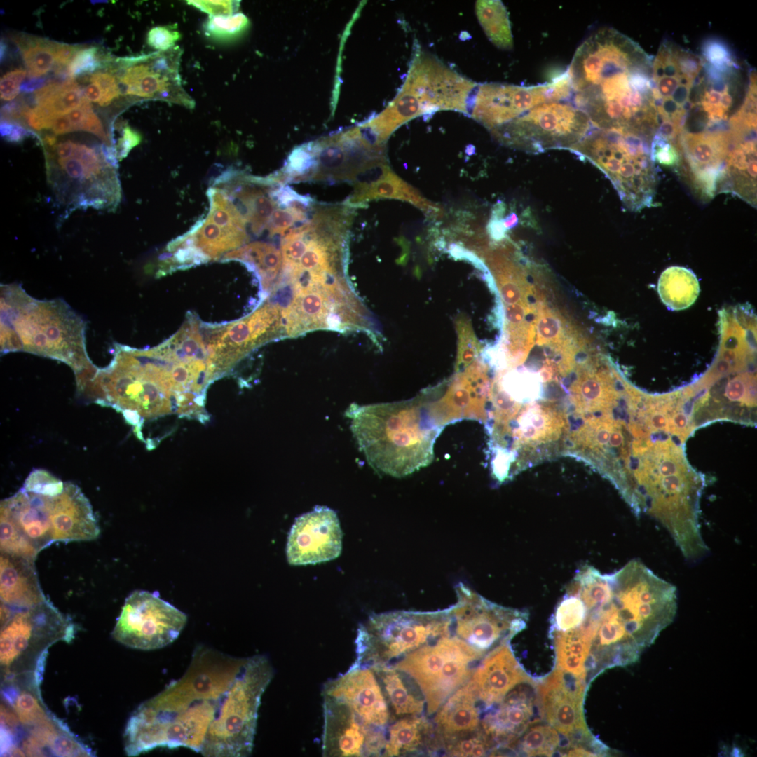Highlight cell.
I'll return each instance as SVG.
<instances>
[{
	"label": "cell",
	"mask_w": 757,
	"mask_h": 757,
	"mask_svg": "<svg viewBox=\"0 0 757 757\" xmlns=\"http://www.w3.org/2000/svg\"><path fill=\"white\" fill-rule=\"evenodd\" d=\"M244 658L198 647L188 669L141 704L126 724L129 756L184 747L206 757H246L254 747L262 692Z\"/></svg>",
	"instance_id": "obj_1"
},
{
	"label": "cell",
	"mask_w": 757,
	"mask_h": 757,
	"mask_svg": "<svg viewBox=\"0 0 757 757\" xmlns=\"http://www.w3.org/2000/svg\"><path fill=\"white\" fill-rule=\"evenodd\" d=\"M652 62L636 42L613 28H601L577 48L566 71L571 102L594 128L653 137L657 121Z\"/></svg>",
	"instance_id": "obj_2"
},
{
	"label": "cell",
	"mask_w": 757,
	"mask_h": 757,
	"mask_svg": "<svg viewBox=\"0 0 757 757\" xmlns=\"http://www.w3.org/2000/svg\"><path fill=\"white\" fill-rule=\"evenodd\" d=\"M430 400L369 405L352 404L346 416L360 450L376 472L402 477L428 466L443 428L430 410Z\"/></svg>",
	"instance_id": "obj_3"
},
{
	"label": "cell",
	"mask_w": 757,
	"mask_h": 757,
	"mask_svg": "<svg viewBox=\"0 0 757 757\" xmlns=\"http://www.w3.org/2000/svg\"><path fill=\"white\" fill-rule=\"evenodd\" d=\"M86 324L63 300H39L17 284L1 285V352L24 351L60 360L76 378L96 367L86 349Z\"/></svg>",
	"instance_id": "obj_4"
},
{
	"label": "cell",
	"mask_w": 757,
	"mask_h": 757,
	"mask_svg": "<svg viewBox=\"0 0 757 757\" xmlns=\"http://www.w3.org/2000/svg\"><path fill=\"white\" fill-rule=\"evenodd\" d=\"M79 392L121 411L135 426L141 419L178 414L181 398L156 347L136 349L117 344L109 364L97 368Z\"/></svg>",
	"instance_id": "obj_5"
},
{
	"label": "cell",
	"mask_w": 757,
	"mask_h": 757,
	"mask_svg": "<svg viewBox=\"0 0 757 757\" xmlns=\"http://www.w3.org/2000/svg\"><path fill=\"white\" fill-rule=\"evenodd\" d=\"M42 679L33 675L1 681V756H72L79 739L43 701Z\"/></svg>",
	"instance_id": "obj_6"
},
{
	"label": "cell",
	"mask_w": 757,
	"mask_h": 757,
	"mask_svg": "<svg viewBox=\"0 0 757 757\" xmlns=\"http://www.w3.org/2000/svg\"><path fill=\"white\" fill-rule=\"evenodd\" d=\"M652 140L627 130L600 129L592 125L585 137L570 151L603 171L624 205L639 211L653 205L656 193Z\"/></svg>",
	"instance_id": "obj_7"
},
{
	"label": "cell",
	"mask_w": 757,
	"mask_h": 757,
	"mask_svg": "<svg viewBox=\"0 0 757 757\" xmlns=\"http://www.w3.org/2000/svg\"><path fill=\"white\" fill-rule=\"evenodd\" d=\"M271 295L281 308L285 337L318 329L347 332L366 327L364 307L346 275L281 285Z\"/></svg>",
	"instance_id": "obj_8"
},
{
	"label": "cell",
	"mask_w": 757,
	"mask_h": 757,
	"mask_svg": "<svg viewBox=\"0 0 757 757\" xmlns=\"http://www.w3.org/2000/svg\"><path fill=\"white\" fill-rule=\"evenodd\" d=\"M9 608V616L1 622V681L28 674L42 677L49 647L70 641L75 625L48 599L29 608Z\"/></svg>",
	"instance_id": "obj_9"
},
{
	"label": "cell",
	"mask_w": 757,
	"mask_h": 757,
	"mask_svg": "<svg viewBox=\"0 0 757 757\" xmlns=\"http://www.w3.org/2000/svg\"><path fill=\"white\" fill-rule=\"evenodd\" d=\"M449 610L396 611L371 615L360 624L355 639V666L389 668L406 655L448 634Z\"/></svg>",
	"instance_id": "obj_10"
},
{
	"label": "cell",
	"mask_w": 757,
	"mask_h": 757,
	"mask_svg": "<svg viewBox=\"0 0 757 757\" xmlns=\"http://www.w3.org/2000/svg\"><path fill=\"white\" fill-rule=\"evenodd\" d=\"M47 178L58 200L75 207L113 210L120 203L121 189L117 163L99 149L74 142L62 157L46 154Z\"/></svg>",
	"instance_id": "obj_11"
},
{
	"label": "cell",
	"mask_w": 757,
	"mask_h": 757,
	"mask_svg": "<svg viewBox=\"0 0 757 757\" xmlns=\"http://www.w3.org/2000/svg\"><path fill=\"white\" fill-rule=\"evenodd\" d=\"M703 73L700 55L665 40L652 62V94L656 135L676 144L684 130Z\"/></svg>",
	"instance_id": "obj_12"
},
{
	"label": "cell",
	"mask_w": 757,
	"mask_h": 757,
	"mask_svg": "<svg viewBox=\"0 0 757 757\" xmlns=\"http://www.w3.org/2000/svg\"><path fill=\"white\" fill-rule=\"evenodd\" d=\"M483 655L450 632L406 655L389 667L410 677L420 688L428 714L473 673L472 664Z\"/></svg>",
	"instance_id": "obj_13"
},
{
	"label": "cell",
	"mask_w": 757,
	"mask_h": 757,
	"mask_svg": "<svg viewBox=\"0 0 757 757\" xmlns=\"http://www.w3.org/2000/svg\"><path fill=\"white\" fill-rule=\"evenodd\" d=\"M591 128L586 114L568 100L538 105L490 132L505 146L539 154L552 149L570 150Z\"/></svg>",
	"instance_id": "obj_14"
},
{
	"label": "cell",
	"mask_w": 757,
	"mask_h": 757,
	"mask_svg": "<svg viewBox=\"0 0 757 757\" xmlns=\"http://www.w3.org/2000/svg\"><path fill=\"white\" fill-rule=\"evenodd\" d=\"M186 622V615L158 592L135 590L126 598L111 636L131 648L156 650L172 643Z\"/></svg>",
	"instance_id": "obj_15"
},
{
	"label": "cell",
	"mask_w": 757,
	"mask_h": 757,
	"mask_svg": "<svg viewBox=\"0 0 757 757\" xmlns=\"http://www.w3.org/2000/svg\"><path fill=\"white\" fill-rule=\"evenodd\" d=\"M209 359L217 378L253 350L285 338L280 307L266 301L243 318L227 325L203 324Z\"/></svg>",
	"instance_id": "obj_16"
},
{
	"label": "cell",
	"mask_w": 757,
	"mask_h": 757,
	"mask_svg": "<svg viewBox=\"0 0 757 757\" xmlns=\"http://www.w3.org/2000/svg\"><path fill=\"white\" fill-rule=\"evenodd\" d=\"M571 95L566 71L550 83L533 86L498 83L477 84L470 97L467 115L490 131L538 105L568 101Z\"/></svg>",
	"instance_id": "obj_17"
},
{
	"label": "cell",
	"mask_w": 757,
	"mask_h": 757,
	"mask_svg": "<svg viewBox=\"0 0 757 757\" xmlns=\"http://www.w3.org/2000/svg\"><path fill=\"white\" fill-rule=\"evenodd\" d=\"M455 588L458 601L449 608L452 632L482 655L525 627L526 613L493 603L462 582Z\"/></svg>",
	"instance_id": "obj_18"
},
{
	"label": "cell",
	"mask_w": 757,
	"mask_h": 757,
	"mask_svg": "<svg viewBox=\"0 0 757 757\" xmlns=\"http://www.w3.org/2000/svg\"><path fill=\"white\" fill-rule=\"evenodd\" d=\"M477 84L416 48L402 88L417 102L423 114L452 110L467 115L470 97Z\"/></svg>",
	"instance_id": "obj_19"
},
{
	"label": "cell",
	"mask_w": 757,
	"mask_h": 757,
	"mask_svg": "<svg viewBox=\"0 0 757 757\" xmlns=\"http://www.w3.org/2000/svg\"><path fill=\"white\" fill-rule=\"evenodd\" d=\"M182 54V49L175 46L150 55L122 59L126 68L120 81L125 87V94L193 109L195 102L181 82Z\"/></svg>",
	"instance_id": "obj_20"
},
{
	"label": "cell",
	"mask_w": 757,
	"mask_h": 757,
	"mask_svg": "<svg viewBox=\"0 0 757 757\" xmlns=\"http://www.w3.org/2000/svg\"><path fill=\"white\" fill-rule=\"evenodd\" d=\"M342 548V531L337 514L326 506H316L297 517L287 538L286 554L291 565H307L337 558Z\"/></svg>",
	"instance_id": "obj_21"
},
{
	"label": "cell",
	"mask_w": 757,
	"mask_h": 757,
	"mask_svg": "<svg viewBox=\"0 0 757 757\" xmlns=\"http://www.w3.org/2000/svg\"><path fill=\"white\" fill-rule=\"evenodd\" d=\"M322 694L343 702L369 731L386 733L389 709L371 669L351 665L346 672L326 682Z\"/></svg>",
	"instance_id": "obj_22"
},
{
	"label": "cell",
	"mask_w": 757,
	"mask_h": 757,
	"mask_svg": "<svg viewBox=\"0 0 757 757\" xmlns=\"http://www.w3.org/2000/svg\"><path fill=\"white\" fill-rule=\"evenodd\" d=\"M585 677L557 669L539 687L540 702L548 723L569 738L587 737L582 700Z\"/></svg>",
	"instance_id": "obj_23"
},
{
	"label": "cell",
	"mask_w": 757,
	"mask_h": 757,
	"mask_svg": "<svg viewBox=\"0 0 757 757\" xmlns=\"http://www.w3.org/2000/svg\"><path fill=\"white\" fill-rule=\"evenodd\" d=\"M678 144L697 184L707 193L713 194L717 180L725 175L731 149L728 125L700 132L684 131Z\"/></svg>",
	"instance_id": "obj_24"
},
{
	"label": "cell",
	"mask_w": 757,
	"mask_h": 757,
	"mask_svg": "<svg viewBox=\"0 0 757 757\" xmlns=\"http://www.w3.org/2000/svg\"><path fill=\"white\" fill-rule=\"evenodd\" d=\"M45 496L53 542L88 541L97 538L100 528L92 505L76 484L64 482L61 493Z\"/></svg>",
	"instance_id": "obj_25"
},
{
	"label": "cell",
	"mask_w": 757,
	"mask_h": 757,
	"mask_svg": "<svg viewBox=\"0 0 757 757\" xmlns=\"http://www.w3.org/2000/svg\"><path fill=\"white\" fill-rule=\"evenodd\" d=\"M528 680L509 646L502 643L486 655L468 682L477 700L489 707Z\"/></svg>",
	"instance_id": "obj_26"
},
{
	"label": "cell",
	"mask_w": 757,
	"mask_h": 757,
	"mask_svg": "<svg viewBox=\"0 0 757 757\" xmlns=\"http://www.w3.org/2000/svg\"><path fill=\"white\" fill-rule=\"evenodd\" d=\"M520 687L507 693L498 707L487 714L482 722L486 737L498 744L512 743L537 721L536 699L530 688Z\"/></svg>",
	"instance_id": "obj_27"
},
{
	"label": "cell",
	"mask_w": 757,
	"mask_h": 757,
	"mask_svg": "<svg viewBox=\"0 0 757 757\" xmlns=\"http://www.w3.org/2000/svg\"><path fill=\"white\" fill-rule=\"evenodd\" d=\"M1 603L13 608H25L42 603L45 596L34 560L1 553Z\"/></svg>",
	"instance_id": "obj_28"
},
{
	"label": "cell",
	"mask_w": 757,
	"mask_h": 757,
	"mask_svg": "<svg viewBox=\"0 0 757 757\" xmlns=\"http://www.w3.org/2000/svg\"><path fill=\"white\" fill-rule=\"evenodd\" d=\"M0 511L13 520L39 552L54 543L45 495L21 488L1 501Z\"/></svg>",
	"instance_id": "obj_29"
},
{
	"label": "cell",
	"mask_w": 757,
	"mask_h": 757,
	"mask_svg": "<svg viewBox=\"0 0 757 757\" xmlns=\"http://www.w3.org/2000/svg\"><path fill=\"white\" fill-rule=\"evenodd\" d=\"M478 700L468 682L460 686L437 710L435 722L446 739L474 732L479 725Z\"/></svg>",
	"instance_id": "obj_30"
},
{
	"label": "cell",
	"mask_w": 757,
	"mask_h": 757,
	"mask_svg": "<svg viewBox=\"0 0 757 757\" xmlns=\"http://www.w3.org/2000/svg\"><path fill=\"white\" fill-rule=\"evenodd\" d=\"M379 198L407 200L432 215L439 212L437 207L420 196L414 188L403 182L391 170L374 182L354 185L353 194L344 203L353 208L363 207L367 201Z\"/></svg>",
	"instance_id": "obj_31"
},
{
	"label": "cell",
	"mask_w": 757,
	"mask_h": 757,
	"mask_svg": "<svg viewBox=\"0 0 757 757\" xmlns=\"http://www.w3.org/2000/svg\"><path fill=\"white\" fill-rule=\"evenodd\" d=\"M239 261L251 267L259 278L262 288L268 296L276 287L282 271L280 249L266 241H253L232 251L221 259Z\"/></svg>",
	"instance_id": "obj_32"
},
{
	"label": "cell",
	"mask_w": 757,
	"mask_h": 757,
	"mask_svg": "<svg viewBox=\"0 0 757 757\" xmlns=\"http://www.w3.org/2000/svg\"><path fill=\"white\" fill-rule=\"evenodd\" d=\"M657 291L666 306L673 311H681L695 303L700 293V285L691 270L676 266L662 273Z\"/></svg>",
	"instance_id": "obj_33"
},
{
	"label": "cell",
	"mask_w": 757,
	"mask_h": 757,
	"mask_svg": "<svg viewBox=\"0 0 757 757\" xmlns=\"http://www.w3.org/2000/svg\"><path fill=\"white\" fill-rule=\"evenodd\" d=\"M378 676L384 695L394 714L399 716H415L423 709L425 700L409 687L404 673L391 668L372 669Z\"/></svg>",
	"instance_id": "obj_34"
},
{
	"label": "cell",
	"mask_w": 757,
	"mask_h": 757,
	"mask_svg": "<svg viewBox=\"0 0 757 757\" xmlns=\"http://www.w3.org/2000/svg\"><path fill=\"white\" fill-rule=\"evenodd\" d=\"M476 15L489 39L498 48L510 50L513 37L507 11L501 1L480 0L475 4Z\"/></svg>",
	"instance_id": "obj_35"
},
{
	"label": "cell",
	"mask_w": 757,
	"mask_h": 757,
	"mask_svg": "<svg viewBox=\"0 0 757 757\" xmlns=\"http://www.w3.org/2000/svg\"><path fill=\"white\" fill-rule=\"evenodd\" d=\"M425 721L421 718L409 716L394 722L386 732L384 756H397L414 751L423 741Z\"/></svg>",
	"instance_id": "obj_36"
},
{
	"label": "cell",
	"mask_w": 757,
	"mask_h": 757,
	"mask_svg": "<svg viewBox=\"0 0 757 757\" xmlns=\"http://www.w3.org/2000/svg\"><path fill=\"white\" fill-rule=\"evenodd\" d=\"M0 549L1 553L34 561L39 553L13 520L2 511H0Z\"/></svg>",
	"instance_id": "obj_37"
},
{
	"label": "cell",
	"mask_w": 757,
	"mask_h": 757,
	"mask_svg": "<svg viewBox=\"0 0 757 757\" xmlns=\"http://www.w3.org/2000/svg\"><path fill=\"white\" fill-rule=\"evenodd\" d=\"M85 97L84 93L72 79L62 83L52 95L37 104L46 107L55 118L67 115L71 110L79 107Z\"/></svg>",
	"instance_id": "obj_38"
},
{
	"label": "cell",
	"mask_w": 757,
	"mask_h": 757,
	"mask_svg": "<svg viewBox=\"0 0 757 757\" xmlns=\"http://www.w3.org/2000/svg\"><path fill=\"white\" fill-rule=\"evenodd\" d=\"M560 744L557 730L552 726H533L524 734L521 746L528 756H552Z\"/></svg>",
	"instance_id": "obj_39"
},
{
	"label": "cell",
	"mask_w": 757,
	"mask_h": 757,
	"mask_svg": "<svg viewBox=\"0 0 757 757\" xmlns=\"http://www.w3.org/2000/svg\"><path fill=\"white\" fill-rule=\"evenodd\" d=\"M55 44L35 40L22 48V56L29 77H39L52 68L55 61Z\"/></svg>",
	"instance_id": "obj_40"
},
{
	"label": "cell",
	"mask_w": 757,
	"mask_h": 757,
	"mask_svg": "<svg viewBox=\"0 0 757 757\" xmlns=\"http://www.w3.org/2000/svg\"><path fill=\"white\" fill-rule=\"evenodd\" d=\"M249 25L247 18L243 13L229 16H211L205 24L207 36L220 41H228L240 36Z\"/></svg>",
	"instance_id": "obj_41"
},
{
	"label": "cell",
	"mask_w": 757,
	"mask_h": 757,
	"mask_svg": "<svg viewBox=\"0 0 757 757\" xmlns=\"http://www.w3.org/2000/svg\"><path fill=\"white\" fill-rule=\"evenodd\" d=\"M64 482L43 470H33L25 481L22 487L25 491L47 496L61 493Z\"/></svg>",
	"instance_id": "obj_42"
},
{
	"label": "cell",
	"mask_w": 757,
	"mask_h": 757,
	"mask_svg": "<svg viewBox=\"0 0 757 757\" xmlns=\"http://www.w3.org/2000/svg\"><path fill=\"white\" fill-rule=\"evenodd\" d=\"M448 746L450 754L455 756H483L489 748L486 738L481 734L467 735L456 738Z\"/></svg>",
	"instance_id": "obj_43"
},
{
	"label": "cell",
	"mask_w": 757,
	"mask_h": 757,
	"mask_svg": "<svg viewBox=\"0 0 757 757\" xmlns=\"http://www.w3.org/2000/svg\"><path fill=\"white\" fill-rule=\"evenodd\" d=\"M96 54L97 48L95 47L79 50L68 65L67 71L70 78L97 69L100 62Z\"/></svg>",
	"instance_id": "obj_44"
},
{
	"label": "cell",
	"mask_w": 757,
	"mask_h": 757,
	"mask_svg": "<svg viewBox=\"0 0 757 757\" xmlns=\"http://www.w3.org/2000/svg\"><path fill=\"white\" fill-rule=\"evenodd\" d=\"M180 37V33L173 26H157L149 31L146 39L151 47L163 51L175 47Z\"/></svg>",
	"instance_id": "obj_45"
},
{
	"label": "cell",
	"mask_w": 757,
	"mask_h": 757,
	"mask_svg": "<svg viewBox=\"0 0 757 757\" xmlns=\"http://www.w3.org/2000/svg\"><path fill=\"white\" fill-rule=\"evenodd\" d=\"M187 3L211 16L232 15L239 8L238 1H188Z\"/></svg>",
	"instance_id": "obj_46"
},
{
	"label": "cell",
	"mask_w": 757,
	"mask_h": 757,
	"mask_svg": "<svg viewBox=\"0 0 757 757\" xmlns=\"http://www.w3.org/2000/svg\"><path fill=\"white\" fill-rule=\"evenodd\" d=\"M92 83H97L100 88L102 96L100 105H108L114 98H118L121 93L115 77L107 73H95L90 79Z\"/></svg>",
	"instance_id": "obj_47"
},
{
	"label": "cell",
	"mask_w": 757,
	"mask_h": 757,
	"mask_svg": "<svg viewBox=\"0 0 757 757\" xmlns=\"http://www.w3.org/2000/svg\"><path fill=\"white\" fill-rule=\"evenodd\" d=\"M26 76L24 69H15L4 74L1 78L0 94L4 100L14 99L20 90V83Z\"/></svg>",
	"instance_id": "obj_48"
},
{
	"label": "cell",
	"mask_w": 757,
	"mask_h": 757,
	"mask_svg": "<svg viewBox=\"0 0 757 757\" xmlns=\"http://www.w3.org/2000/svg\"><path fill=\"white\" fill-rule=\"evenodd\" d=\"M30 132V130L25 129L20 124L6 120L1 121V135L9 142H19Z\"/></svg>",
	"instance_id": "obj_49"
},
{
	"label": "cell",
	"mask_w": 757,
	"mask_h": 757,
	"mask_svg": "<svg viewBox=\"0 0 757 757\" xmlns=\"http://www.w3.org/2000/svg\"><path fill=\"white\" fill-rule=\"evenodd\" d=\"M140 136L133 131L130 127H125L123 132V137L119 139V152L117 154L118 159L124 158L130 149L139 144Z\"/></svg>",
	"instance_id": "obj_50"
},
{
	"label": "cell",
	"mask_w": 757,
	"mask_h": 757,
	"mask_svg": "<svg viewBox=\"0 0 757 757\" xmlns=\"http://www.w3.org/2000/svg\"><path fill=\"white\" fill-rule=\"evenodd\" d=\"M90 109H92L91 104L85 97L81 106L71 110L67 114L72 124L74 131L81 130L87 113Z\"/></svg>",
	"instance_id": "obj_51"
},
{
	"label": "cell",
	"mask_w": 757,
	"mask_h": 757,
	"mask_svg": "<svg viewBox=\"0 0 757 757\" xmlns=\"http://www.w3.org/2000/svg\"><path fill=\"white\" fill-rule=\"evenodd\" d=\"M77 48L67 44H55V59L60 67L69 64L77 53Z\"/></svg>",
	"instance_id": "obj_52"
},
{
	"label": "cell",
	"mask_w": 757,
	"mask_h": 757,
	"mask_svg": "<svg viewBox=\"0 0 757 757\" xmlns=\"http://www.w3.org/2000/svg\"><path fill=\"white\" fill-rule=\"evenodd\" d=\"M29 108L21 100H17L5 104L1 108V114L4 118L18 119L23 116L24 113Z\"/></svg>",
	"instance_id": "obj_53"
},
{
	"label": "cell",
	"mask_w": 757,
	"mask_h": 757,
	"mask_svg": "<svg viewBox=\"0 0 757 757\" xmlns=\"http://www.w3.org/2000/svg\"><path fill=\"white\" fill-rule=\"evenodd\" d=\"M50 129L55 135H63L74 132V128L68 115L55 117L53 121Z\"/></svg>",
	"instance_id": "obj_54"
},
{
	"label": "cell",
	"mask_w": 757,
	"mask_h": 757,
	"mask_svg": "<svg viewBox=\"0 0 757 757\" xmlns=\"http://www.w3.org/2000/svg\"><path fill=\"white\" fill-rule=\"evenodd\" d=\"M46 79L42 77H32L24 81L20 85V91L23 93H32L39 90L46 84Z\"/></svg>",
	"instance_id": "obj_55"
},
{
	"label": "cell",
	"mask_w": 757,
	"mask_h": 757,
	"mask_svg": "<svg viewBox=\"0 0 757 757\" xmlns=\"http://www.w3.org/2000/svg\"><path fill=\"white\" fill-rule=\"evenodd\" d=\"M84 95L90 101L99 102L102 96L100 88L97 83H92L86 86Z\"/></svg>",
	"instance_id": "obj_56"
},
{
	"label": "cell",
	"mask_w": 757,
	"mask_h": 757,
	"mask_svg": "<svg viewBox=\"0 0 757 757\" xmlns=\"http://www.w3.org/2000/svg\"><path fill=\"white\" fill-rule=\"evenodd\" d=\"M502 223L506 230L514 227L518 223V217L515 212H511L506 217H501Z\"/></svg>",
	"instance_id": "obj_57"
},
{
	"label": "cell",
	"mask_w": 757,
	"mask_h": 757,
	"mask_svg": "<svg viewBox=\"0 0 757 757\" xmlns=\"http://www.w3.org/2000/svg\"><path fill=\"white\" fill-rule=\"evenodd\" d=\"M568 756H596V753L589 751L582 748H574L568 752Z\"/></svg>",
	"instance_id": "obj_58"
},
{
	"label": "cell",
	"mask_w": 757,
	"mask_h": 757,
	"mask_svg": "<svg viewBox=\"0 0 757 757\" xmlns=\"http://www.w3.org/2000/svg\"><path fill=\"white\" fill-rule=\"evenodd\" d=\"M730 754H731L730 756H743V753H742L741 749H739L737 746H734L732 749V751H731Z\"/></svg>",
	"instance_id": "obj_59"
},
{
	"label": "cell",
	"mask_w": 757,
	"mask_h": 757,
	"mask_svg": "<svg viewBox=\"0 0 757 757\" xmlns=\"http://www.w3.org/2000/svg\"><path fill=\"white\" fill-rule=\"evenodd\" d=\"M6 50H7V46L6 45V43L4 41H1V61H2V60H4L5 58V55L6 54Z\"/></svg>",
	"instance_id": "obj_60"
},
{
	"label": "cell",
	"mask_w": 757,
	"mask_h": 757,
	"mask_svg": "<svg viewBox=\"0 0 757 757\" xmlns=\"http://www.w3.org/2000/svg\"><path fill=\"white\" fill-rule=\"evenodd\" d=\"M91 2H92V3H100V2H102V3H103V2H104V3H106V2H108V1H91Z\"/></svg>",
	"instance_id": "obj_61"
}]
</instances>
